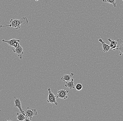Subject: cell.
I'll return each mask as SVG.
<instances>
[{"label": "cell", "mask_w": 123, "mask_h": 121, "mask_svg": "<svg viewBox=\"0 0 123 121\" xmlns=\"http://www.w3.org/2000/svg\"><path fill=\"white\" fill-rule=\"evenodd\" d=\"M10 24L9 25H1L0 27H12L13 28H15L17 29H20L21 28V24H26L28 23V21L27 17H22L20 20L15 19H11L10 20Z\"/></svg>", "instance_id": "cell-1"}, {"label": "cell", "mask_w": 123, "mask_h": 121, "mask_svg": "<svg viewBox=\"0 0 123 121\" xmlns=\"http://www.w3.org/2000/svg\"><path fill=\"white\" fill-rule=\"evenodd\" d=\"M48 92L49 95L47 98V102L51 104H54L56 105H57L58 103L57 102L56 100V96L52 92L51 89L50 88L48 89Z\"/></svg>", "instance_id": "cell-2"}, {"label": "cell", "mask_w": 123, "mask_h": 121, "mask_svg": "<svg viewBox=\"0 0 123 121\" xmlns=\"http://www.w3.org/2000/svg\"><path fill=\"white\" fill-rule=\"evenodd\" d=\"M25 114L26 117L30 118L32 120V117L34 116L37 115L38 113L35 109H33L30 107H28L25 110Z\"/></svg>", "instance_id": "cell-3"}, {"label": "cell", "mask_w": 123, "mask_h": 121, "mask_svg": "<svg viewBox=\"0 0 123 121\" xmlns=\"http://www.w3.org/2000/svg\"><path fill=\"white\" fill-rule=\"evenodd\" d=\"M3 42H5L10 46H13L14 48H17L19 44V42L20 41L18 39H11L9 40H5L4 39L2 40Z\"/></svg>", "instance_id": "cell-4"}, {"label": "cell", "mask_w": 123, "mask_h": 121, "mask_svg": "<svg viewBox=\"0 0 123 121\" xmlns=\"http://www.w3.org/2000/svg\"><path fill=\"white\" fill-rule=\"evenodd\" d=\"M13 52L16 53L17 55L19 57V58L20 60H21L22 58V56L24 54L23 49L21 46L19 44L18 46L15 49H12Z\"/></svg>", "instance_id": "cell-5"}, {"label": "cell", "mask_w": 123, "mask_h": 121, "mask_svg": "<svg viewBox=\"0 0 123 121\" xmlns=\"http://www.w3.org/2000/svg\"><path fill=\"white\" fill-rule=\"evenodd\" d=\"M69 92V90H59L57 92V98L64 99V100L67 99L68 98L67 94Z\"/></svg>", "instance_id": "cell-6"}, {"label": "cell", "mask_w": 123, "mask_h": 121, "mask_svg": "<svg viewBox=\"0 0 123 121\" xmlns=\"http://www.w3.org/2000/svg\"><path fill=\"white\" fill-rule=\"evenodd\" d=\"M14 102L15 107L18 108L20 112L25 116V111H23V109L22 108L21 103L19 98L16 97H14Z\"/></svg>", "instance_id": "cell-7"}, {"label": "cell", "mask_w": 123, "mask_h": 121, "mask_svg": "<svg viewBox=\"0 0 123 121\" xmlns=\"http://www.w3.org/2000/svg\"><path fill=\"white\" fill-rule=\"evenodd\" d=\"M99 41L102 43V49H103V51L104 52L107 53L110 49V45H108L105 41H103L102 38H100L99 39Z\"/></svg>", "instance_id": "cell-8"}, {"label": "cell", "mask_w": 123, "mask_h": 121, "mask_svg": "<svg viewBox=\"0 0 123 121\" xmlns=\"http://www.w3.org/2000/svg\"><path fill=\"white\" fill-rule=\"evenodd\" d=\"M108 40L110 43V49L113 50V51H115L116 50L117 48L118 41H116L114 39H111L110 38H108Z\"/></svg>", "instance_id": "cell-9"}, {"label": "cell", "mask_w": 123, "mask_h": 121, "mask_svg": "<svg viewBox=\"0 0 123 121\" xmlns=\"http://www.w3.org/2000/svg\"><path fill=\"white\" fill-rule=\"evenodd\" d=\"M74 75V73H72L70 74H65L61 78V80L63 81H66L67 82L70 81L72 80V78L73 77Z\"/></svg>", "instance_id": "cell-10"}, {"label": "cell", "mask_w": 123, "mask_h": 121, "mask_svg": "<svg viewBox=\"0 0 123 121\" xmlns=\"http://www.w3.org/2000/svg\"><path fill=\"white\" fill-rule=\"evenodd\" d=\"M118 44H117L116 50H119L120 52V56H121L122 54H123V41L121 39H118Z\"/></svg>", "instance_id": "cell-11"}, {"label": "cell", "mask_w": 123, "mask_h": 121, "mask_svg": "<svg viewBox=\"0 0 123 121\" xmlns=\"http://www.w3.org/2000/svg\"><path fill=\"white\" fill-rule=\"evenodd\" d=\"M65 86L67 88L70 89H72L75 88L74 79H72V80L70 81L66 82V84L65 85Z\"/></svg>", "instance_id": "cell-12"}, {"label": "cell", "mask_w": 123, "mask_h": 121, "mask_svg": "<svg viewBox=\"0 0 123 121\" xmlns=\"http://www.w3.org/2000/svg\"><path fill=\"white\" fill-rule=\"evenodd\" d=\"M17 120L20 121H25L26 119V116L24 115L22 113H17Z\"/></svg>", "instance_id": "cell-13"}, {"label": "cell", "mask_w": 123, "mask_h": 121, "mask_svg": "<svg viewBox=\"0 0 123 121\" xmlns=\"http://www.w3.org/2000/svg\"><path fill=\"white\" fill-rule=\"evenodd\" d=\"M115 1L116 0H102V2L111 4L113 5L114 8H116V7L117 3L115 2Z\"/></svg>", "instance_id": "cell-14"}, {"label": "cell", "mask_w": 123, "mask_h": 121, "mask_svg": "<svg viewBox=\"0 0 123 121\" xmlns=\"http://www.w3.org/2000/svg\"><path fill=\"white\" fill-rule=\"evenodd\" d=\"M83 88V86L80 83H78L76 84V89L78 91H80Z\"/></svg>", "instance_id": "cell-15"}, {"label": "cell", "mask_w": 123, "mask_h": 121, "mask_svg": "<svg viewBox=\"0 0 123 121\" xmlns=\"http://www.w3.org/2000/svg\"><path fill=\"white\" fill-rule=\"evenodd\" d=\"M36 1H38L39 0H35Z\"/></svg>", "instance_id": "cell-16"}, {"label": "cell", "mask_w": 123, "mask_h": 121, "mask_svg": "<svg viewBox=\"0 0 123 121\" xmlns=\"http://www.w3.org/2000/svg\"></svg>", "instance_id": "cell-17"}, {"label": "cell", "mask_w": 123, "mask_h": 121, "mask_svg": "<svg viewBox=\"0 0 123 121\" xmlns=\"http://www.w3.org/2000/svg\"></svg>", "instance_id": "cell-18"}]
</instances>
